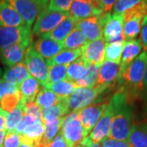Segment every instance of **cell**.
I'll list each match as a JSON object with an SVG mask.
<instances>
[{
  "mask_svg": "<svg viewBox=\"0 0 147 147\" xmlns=\"http://www.w3.org/2000/svg\"><path fill=\"white\" fill-rule=\"evenodd\" d=\"M131 100L121 88L110 99L115 110L108 135V137L110 139L127 142L132 126L133 118Z\"/></svg>",
  "mask_w": 147,
  "mask_h": 147,
  "instance_id": "1",
  "label": "cell"
},
{
  "mask_svg": "<svg viewBox=\"0 0 147 147\" xmlns=\"http://www.w3.org/2000/svg\"><path fill=\"white\" fill-rule=\"evenodd\" d=\"M147 69V50H144L131 62L117 80L119 88L132 99L142 92Z\"/></svg>",
  "mask_w": 147,
  "mask_h": 147,
  "instance_id": "2",
  "label": "cell"
},
{
  "mask_svg": "<svg viewBox=\"0 0 147 147\" xmlns=\"http://www.w3.org/2000/svg\"><path fill=\"white\" fill-rule=\"evenodd\" d=\"M79 111L70 112L61 119V131L69 147L79 146L86 137L84 127L79 121Z\"/></svg>",
  "mask_w": 147,
  "mask_h": 147,
  "instance_id": "3",
  "label": "cell"
},
{
  "mask_svg": "<svg viewBox=\"0 0 147 147\" xmlns=\"http://www.w3.org/2000/svg\"><path fill=\"white\" fill-rule=\"evenodd\" d=\"M109 88H110V86L102 85L94 88H76L73 93L67 97L69 112L79 111L90 105Z\"/></svg>",
  "mask_w": 147,
  "mask_h": 147,
  "instance_id": "4",
  "label": "cell"
},
{
  "mask_svg": "<svg viewBox=\"0 0 147 147\" xmlns=\"http://www.w3.org/2000/svg\"><path fill=\"white\" fill-rule=\"evenodd\" d=\"M102 33L105 42H124L123 15L105 13L101 16Z\"/></svg>",
  "mask_w": 147,
  "mask_h": 147,
  "instance_id": "5",
  "label": "cell"
},
{
  "mask_svg": "<svg viewBox=\"0 0 147 147\" xmlns=\"http://www.w3.org/2000/svg\"><path fill=\"white\" fill-rule=\"evenodd\" d=\"M32 34L30 29L25 27L0 26V50L17 44L30 46Z\"/></svg>",
  "mask_w": 147,
  "mask_h": 147,
  "instance_id": "6",
  "label": "cell"
},
{
  "mask_svg": "<svg viewBox=\"0 0 147 147\" xmlns=\"http://www.w3.org/2000/svg\"><path fill=\"white\" fill-rule=\"evenodd\" d=\"M68 16V12L49 10L47 8L42 11L37 17L36 22L33 26L32 34L37 36H43L52 31Z\"/></svg>",
  "mask_w": 147,
  "mask_h": 147,
  "instance_id": "7",
  "label": "cell"
},
{
  "mask_svg": "<svg viewBox=\"0 0 147 147\" xmlns=\"http://www.w3.org/2000/svg\"><path fill=\"white\" fill-rule=\"evenodd\" d=\"M110 99L96 101L79 111V119L84 127V134L87 137L96 126L101 115L108 106Z\"/></svg>",
  "mask_w": 147,
  "mask_h": 147,
  "instance_id": "8",
  "label": "cell"
},
{
  "mask_svg": "<svg viewBox=\"0 0 147 147\" xmlns=\"http://www.w3.org/2000/svg\"><path fill=\"white\" fill-rule=\"evenodd\" d=\"M25 61L32 77L36 79L42 86L47 84L49 74L47 61L35 52L32 48L31 45L27 48Z\"/></svg>",
  "mask_w": 147,
  "mask_h": 147,
  "instance_id": "9",
  "label": "cell"
},
{
  "mask_svg": "<svg viewBox=\"0 0 147 147\" xmlns=\"http://www.w3.org/2000/svg\"><path fill=\"white\" fill-rule=\"evenodd\" d=\"M11 6L25 21L27 28L30 29L42 12V8L38 5L35 0H3Z\"/></svg>",
  "mask_w": 147,
  "mask_h": 147,
  "instance_id": "10",
  "label": "cell"
},
{
  "mask_svg": "<svg viewBox=\"0 0 147 147\" xmlns=\"http://www.w3.org/2000/svg\"><path fill=\"white\" fill-rule=\"evenodd\" d=\"M114 113V106L111 104V102L109 101L108 106L106 107L105 112L103 113L93 129L90 132L88 137H87L92 143L98 144L106 137H108Z\"/></svg>",
  "mask_w": 147,
  "mask_h": 147,
  "instance_id": "11",
  "label": "cell"
},
{
  "mask_svg": "<svg viewBox=\"0 0 147 147\" xmlns=\"http://www.w3.org/2000/svg\"><path fill=\"white\" fill-rule=\"evenodd\" d=\"M105 42L103 38L92 42H87L82 47L81 57L89 65H101L105 61Z\"/></svg>",
  "mask_w": 147,
  "mask_h": 147,
  "instance_id": "12",
  "label": "cell"
},
{
  "mask_svg": "<svg viewBox=\"0 0 147 147\" xmlns=\"http://www.w3.org/2000/svg\"><path fill=\"white\" fill-rule=\"evenodd\" d=\"M103 15V14H102ZM92 16L77 21L75 27L83 34L88 42H92L103 38L101 16Z\"/></svg>",
  "mask_w": 147,
  "mask_h": 147,
  "instance_id": "13",
  "label": "cell"
},
{
  "mask_svg": "<svg viewBox=\"0 0 147 147\" xmlns=\"http://www.w3.org/2000/svg\"><path fill=\"white\" fill-rule=\"evenodd\" d=\"M104 14L98 7L86 0H73L69 16L76 21Z\"/></svg>",
  "mask_w": 147,
  "mask_h": 147,
  "instance_id": "14",
  "label": "cell"
},
{
  "mask_svg": "<svg viewBox=\"0 0 147 147\" xmlns=\"http://www.w3.org/2000/svg\"><path fill=\"white\" fill-rule=\"evenodd\" d=\"M142 48H143V45L141 40L139 39H132V40L123 42V53H122L120 65H119V74L118 79L124 73L127 66L141 54Z\"/></svg>",
  "mask_w": 147,
  "mask_h": 147,
  "instance_id": "15",
  "label": "cell"
},
{
  "mask_svg": "<svg viewBox=\"0 0 147 147\" xmlns=\"http://www.w3.org/2000/svg\"><path fill=\"white\" fill-rule=\"evenodd\" d=\"M32 48L44 59L49 60L64 50L63 42H59L49 38L40 37L31 43Z\"/></svg>",
  "mask_w": 147,
  "mask_h": 147,
  "instance_id": "16",
  "label": "cell"
},
{
  "mask_svg": "<svg viewBox=\"0 0 147 147\" xmlns=\"http://www.w3.org/2000/svg\"><path fill=\"white\" fill-rule=\"evenodd\" d=\"M29 46L25 44H17L0 50V61L8 67H12L22 62L25 53Z\"/></svg>",
  "mask_w": 147,
  "mask_h": 147,
  "instance_id": "17",
  "label": "cell"
},
{
  "mask_svg": "<svg viewBox=\"0 0 147 147\" xmlns=\"http://www.w3.org/2000/svg\"><path fill=\"white\" fill-rule=\"evenodd\" d=\"M0 26H26L25 21L17 13V11L3 0L0 1Z\"/></svg>",
  "mask_w": 147,
  "mask_h": 147,
  "instance_id": "18",
  "label": "cell"
},
{
  "mask_svg": "<svg viewBox=\"0 0 147 147\" xmlns=\"http://www.w3.org/2000/svg\"><path fill=\"white\" fill-rule=\"evenodd\" d=\"M119 74V65L105 61L100 66L96 86L106 85L111 87L117 81Z\"/></svg>",
  "mask_w": 147,
  "mask_h": 147,
  "instance_id": "19",
  "label": "cell"
},
{
  "mask_svg": "<svg viewBox=\"0 0 147 147\" xmlns=\"http://www.w3.org/2000/svg\"><path fill=\"white\" fill-rule=\"evenodd\" d=\"M76 23L77 21L69 16L64 21H61L55 29H53L52 31L44 34L42 38H49L59 42H63L65 38L69 35V34L75 28Z\"/></svg>",
  "mask_w": 147,
  "mask_h": 147,
  "instance_id": "20",
  "label": "cell"
},
{
  "mask_svg": "<svg viewBox=\"0 0 147 147\" xmlns=\"http://www.w3.org/2000/svg\"><path fill=\"white\" fill-rule=\"evenodd\" d=\"M30 76V74L27 69L26 63L21 62L12 67L6 69L3 74V79L7 82L16 84V86H19Z\"/></svg>",
  "mask_w": 147,
  "mask_h": 147,
  "instance_id": "21",
  "label": "cell"
},
{
  "mask_svg": "<svg viewBox=\"0 0 147 147\" xmlns=\"http://www.w3.org/2000/svg\"><path fill=\"white\" fill-rule=\"evenodd\" d=\"M127 142L131 147H147V123H132Z\"/></svg>",
  "mask_w": 147,
  "mask_h": 147,
  "instance_id": "22",
  "label": "cell"
},
{
  "mask_svg": "<svg viewBox=\"0 0 147 147\" xmlns=\"http://www.w3.org/2000/svg\"><path fill=\"white\" fill-rule=\"evenodd\" d=\"M42 88V85L32 76H30L18 86L22 98L27 103L34 102L37 95L38 94Z\"/></svg>",
  "mask_w": 147,
  "mask_h": 147,
  "instance_id": "23",
  "label": "cell"
},
{
  "mask_svg": "<svg viewBox=\"0 0 147 147\" xmlns=\"http://www.w3.org/2000/svg\"><path fill=\"white\" fill-rule=\"evenodd\" d=\"M27 102L21 96V100L15 110L10 113L6 114L5 115V131L10 132L15 130L16 126L20 123L25 116V106Z\"/></svg>",
  "mask_w": 147,
  "mask_h": 147,
  "instance_id": "24",
  "label": "cell"
},
{
  "mask_svg": "<svg viewBox=\"0 0 147 147\" xmlns=\"http://www.w3.org/2000/svg\"><path fill=\"white\" fill-rule=\"evenodd\" d=\"M144 17L140 16H134L124 19L123 25V36L124 41L136 39L142 30V22Z\"/></svg>",
  "mask_w": 147,
  "mask_h": 147,
  "instance_id": "25",
  "label": "cell"
},
{
  "mask_svg": "<svg viewBox=\"0 0 147 147\" xmlns=\"http://www.w3.org/2000/svg\"><path fill=\"white\" fill-rule=\"evenodd\" d=\"M88 66L89 65L84 61V58L80 57L67 66L66 80L74 83L81 79L87 73Z\"/></svg>",
  "mask_w": 147,
  "mask_h": 147,
  "instance_id": "26",
  "label": "cell"
},
{
  "mask_svg": "<svg viewBox=\"0 0 147 147\" xmlns=\"http://www.w3.org/2000/svg\"><path fill=\"white\" fill-rule=\"evenodd\" d=\"M82 55V48L75 49V50H67L64 49L57 55H56L53 58L47 60V64L49 66L53 65H69V64L76 61Z\"/></svg>",
  "mask_w": 147,
  "mask_h": 147,
  "instance_id": "27",
  "label": "cell"
},
{
  "mask_svg": "<svg viewBox=\"0 0 147 147\" xmlns=\"http://www.w3.org/2000/svg\"><path fill=\"white\" fill-rule=\"evenodd\" d=\"M61 99V97L58 96L52 91L42 88L37 95L35 103L40 107L41 110H47L57 105Z\"/></svg>",
  "mask_w": 147,
  "mask_h": 147,
  "instance_id": "28",
  "label": "cell"
},
{
  "mask_svg": "<svg viewBox=\"0 0 147 147\" xmlns=\"http://www.w3.org/2000/svg\"><path fill=\"white\" fill-rule=\"evenodd\" d=\"M100 65H90L86 74L81 79L74 82L76 88H94L96 87L99 69Z\"/></svg>",
  "mask_w": 147,
  "mask_h": 147,
  "instance_id": "29",
  "label": "cell"
},
{
  "mask_svg": "<svg viewBox=\"0 0 147 147\" xmlns=\"http://www.w3.org/2000/svg\"><path fill=\"white\" fill-rule=\"evenodd\" d=\"M42 88L52 91L53 92L61 98L69 96L74 92V90L76 89L74 84L67 80L53 83V84H47L43 85Z\"/></svg>",
  "mask_w": 147,
  "mask_h": 147,
  "instance_id": "30",
  "label": "cell"
},
{
  "mask_svg": "<svg viewBox=\"0 0 147 147\" xmlns=\"http://www.w3.org/2000/svg\"><path fill=\"white\" fill-rule=\"evenodd\" d=\"M87 42L88 41L83 35V34L75 27L64 40V49H67V50L80 49L84 47Z\"/></svg>",
  "mask_w": 147,
  "mask_h": 147,
  "instance_id": "31",
  "label": "cell"
},
{
  "mask_svg": "<svg viewBox=\"0 0 147 147\" xmlns=\"http://www.w3.org/2000/svg\"><path fill=\"white\" fill-rule=\"evenodd\" d=\"M44 130L45 127L42 121L40 119H35L25 129L22 135L39 143L42 146V139L44 134Z\"/></svg>",
  "mask_w": 147,
  "mask_h": 147,
  "instance_id": "32",
  "label": "cell"
},
{
  "mask_svg": "<svg viewBox=\"0 0 147 147\" xmlns=\"http://www.w3.org/2000/svg\"><path fill=\"white\" fill-rule=\"evenodd\" d=\"M123 42H105V61L120 64Z\"/></svg>",
  "mask_w": 147,
  "mask_h": 147,
  "instance_id": "33",
  "label": "cell"
},
{
  "mask_svg": "<svg viewBox=\"0 0 147 147\" xmlns=\"http://www.w3.org/2000/svg\"><path fill=\"white\" fill-rule=\"evenodd\" d=\"M21 100V94L20 91L16 92L15 93L5 95L0 100V110L5 114L10 113L17 107Z\"/></svg>",
  "mask_w": 147,
  "mask_h": 147,
  "instance_id": "34",
  "label": "cell"
},
{
  "mask_svg": "<svg viewBox=\"0 0 147 147\" xmlns=\"http://www.w3.org/2000/svg\"><path fill=\"white\" fill-rule=\"evenodd\" d=\"M61 119H62L56 121H53V122L43 123L45 130H44V134L42 136V147L48 144L49 142H52L59 133V131H61Z\"/></svg>",
  "mask_w": 147,
  "mask_h": 147,
  "instance_id": "35",
  "label": "cell"
},
{
  "mask_svg": "<svg viewBox=\"0 0 147 147\" xmlns=\"http://www.w3.org/2000/svg\"><path fill=\"white\" fill-rule=\"evenodd\" d=\"M67 66L68 65H53L49 66L48 80L47 84H53V83H57V82L66 80Z\"/></svg>",
  "mask_w": 147,
  "mask_h": 147,
  "instance_id": "36",
  "label": "cell"
},
{
  "mask_svg": "<svg viewBox=\"0 0 147 147\" xmlns=\"http://www.w3.org/2000/svg\"><path fill=\"white\" fill-rule=\"evenodd\" d=\"M143 0H118L113 7V13L123 15L127 11L138 5Z\"/></svg>",
  "mask_w": 147,
  "mask_h": 147,
  "instance_id": "37",
  "label": "cell"
},
{
  "mask_svg": "<svg viewBox=\"0 0 147 147\" xmlns=\"http://www.w3.org/2000/svg\"><path fill=\"white\" fill-rule=\"evenodd\" d=\"M72 2L73 0H49L47 9L69 13Z\"/></svg>",
  "mask_w": 147,
  "mask_h": 147,
  "instance_id": "38",
  "label": "cell"
},
{
  "mask_svg": "<svg viewBox=\"0 0 147 147\" xmlns=\"http://www.w3.org/2000/svg\"><path fill=\"white\" fill-rule=\"evenodd\" d=\"M18 91H19L18 86H16V84L7 82L3 79H0V100L5 95L15 93Z\"/></svg>",
  "mask_w": 147,
  "mask_h": 147,
  "instance_id": "39",
  "label": "cell"
},
{
  "mask_svg": "<svg viewBox=\"0 0 147 147\" xmlns=\"http://www.w3.org/2000/svg\"><path fill=\"white\" fill-rule=\"evenodd\" d=\"M25 115L31 116L42 120V110L35 102H30L25 106Z\"/></svg>",
  "mask_w": 147,
  "mask_h": 147,
  "instance_id": "40",
  "label": "cell"
},
{
  "mask_svg": "<svg viewBox=\"0 0 147 147\" xmlns=\"http://www.w3.org/2000/svg\"><path fill=\"white\" fill-rule=\"evenodd\" d=\"M20 146V135L15 131L6 132L3 141V147H19Z\"/></svg>",
  "mask_w": 147,
  "mask_h": 147,
  "instance_id": "41",
  "label": "cell"
},
{
  "mask_svg": "<svg viewBox=\"0 0 147 147\" xmlns=\"http://www.w3.org/2000/svg\"><path fill=\"white\" fill-rule=\"evenodd\" d=\"M100 145L103 147H131L127 142L114 140V139H110L109 137H106L105 139H104L100 142Z\"/></svg>",
  "mask_w": 147,
  "mask_h": 147,
  "instance_id": "42",
  "label": "cell"
},
{
  "mask_svg": "<svg viewBox=\"0 0 147 147\" xmlns=\"http://www.w3.org/2000/svg\"><path fill=\"white\" fill-rule=\"evenodd\" d=\"M42 147H69V146L62 136L61 131H60L52 142H49L48 144L43 146Z\"/></svg>",
  "mask_w": 147,
  "mask_h": 147,
  "instance_id": "43",
  "label": "cell"
},
{
  "mask_svg": "<svg viewBox=\"0 0 147 147\" xmlns=\"http://www.w3.org/2000/svg\"><path fill=\"white\" fill-rule=\"evenodd\" d=\"M118 0H100V7L103 13H110Z\"/></svg>",
  "mask_w": 147,
  "mask_h": 147,
  "instance_id": "44",
  "label": "cell"
},
{
  "mask_svg": "<svg viewBox=\"0 0 147 147\" xmlns=\"http://www.w3.org/2000/svg\"><path fill=\"white\" fill-rule=\"evenodd\" d=\"M19 147H42L38 142L33 141L24 135H20V146Z\"/></svg>",
  "mask_w": 147,
  "mask_h": 147,
  "instance_id": "45",
  "label": "cell"
},
{
  "mask_svg": "<svg viewBox=\"0 0 147 147\" xmlns=\"http://www.w3.org/2000/svg\"><path fill=\"white\" fill-rule=\"evenodd\" d=\"M141 42L143 47L147 50V21L142 23V30H141Z\"/></svg>",
  "mask_w": 147,
  "mask_h": 147,
  "instance_id": "46",
  "label": "cell"
},
{
  "mask_svg": "<svg viewBox=\"0 0 147 147\" xmlns=\"http://www.w3.org/2000/svg\"><path fill=\"white\" fill-rule=\"evenodd\" d=\"M80 145L85 147H103L101 145H100V143H98V144L92 143V142H91L88 137H85L84 140H83V142H81V144H80Z\"/></svg>",
  "mask_w": 147,
  "mask_h": 147,
  "instance_id": "47",
  "label": "cell"
},
{
  "mask_svg": "<svg viewBox=\"0 0 147 147\" xmlns=\"http://www.w3.org/2000/svg\"><path fill=\"white\" fill-rule=\"evenodd\" d=\"M38 5L42 8V10H45L47 8V6L49 3V0H35Z\"/></svg>",
  "mask_w": 147,
  "mask_h": 147,
  "instance_id": "48",
  "label": "cell"
},
{
  "mask_svg": "<svg viewBox=\"0 0 147 147\" xmlns=\"http://www.w3.org/2000/svg\"><path fill=\"white\" fill-rule=\"evenodd\" d=\"M6 136V131H0V147H3V141Z\"/></svg>",
  "mask_w": 147,
  "mask_h": 147,
  "instance_id": "49",
  "label": "cell"
},
{
  "mask_svg": "<svg viewBox=\"0 0 147 147\" xmlns=\"http://www.w3.org/2000/svg\"><path fill=\"white\" fill-rule=\"evenodd\" d=\"M86 1H88L90 3H93L95 6H96V7H98L99 8L100 7V0H86Z\"/></svg>",
  "mask_w": 147,
  "mask_h": 147,
  "instance_id": "50",
  "label": "cell"
},
{
  "mask_svg": "<svg viewBox=\"0 0 147 147\" xmlns=\"http://www.w3.org/2000/svg\"><path fill=\"white\" fill-rule=\"evenodd\" d=\"M144 87L147 89V69L146 72V75H145V80H144Z\"/></svg>",
  "mask_w": 147,
  "mask_h": 147,
  "instance_id": "51",
  "label": "cell"
},
{
  "mask_svg": "<svg viewBox=\"0 0 147 147\" xmlns=\"http://www.w3.org/2000/svg\"><path fill=\"white\" fill-rule=\"evenodd\" d=\"M3 76V70H2V69H1V67H0V78Z\"/></svg>",
  "mask_w": 147,
  "mask_h": 147,
  "instance_id": "52",
  "label": "cell"
},
{
  "mask_svg": "<svg viewBox=\"0 0 147 147\" xmlns=\"http://www.w3.org/2000/svg\"><path fill=\"white\" fill-rule=\"evenodd\" d=\"M146 21H147V15L146 16V17L144 18V20H143V22H142V23H144V22H146Z\"/></svg>",
  "mask_w": 147,
  "mask_h": 147,
  "instance_id": "53",
  "label": "cell"
},
{
  "mask_svg": "<svg viewBox=\"0 0 147 147\" xmlns=\"http://www.w3.org/2000/svg\"><path fill=\"white\" fill-rule=\"evenodd\" d=\"M76 147H85V146H81V145H79V146H77Z\"/></svg>",
  "mask_w": 147,
  "mask_h": 147,
  "instance_id": "54",
  "label": "cell"
}]
</instances>
